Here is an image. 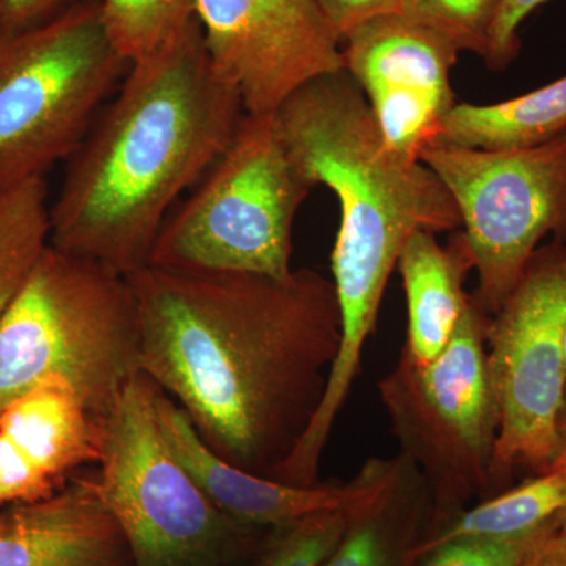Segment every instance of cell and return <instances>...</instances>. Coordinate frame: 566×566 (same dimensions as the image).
I'll return each mask as SVG.
<instances>
[{
    "label": "cell",
    "mask_w": 566,
    "mask_h": 566,
    "mask_svg": "<svg viewBox=\"0 0 566 566\" xmlns=\"http://www.w3.org/2000/svg\"><path fill=\"white\" fill-rule=\"evenodd\" d=\"M564 513L566 468L556 463L512 490L501 491L474 506H468L420 539L409 551V560L416 565L430 551L455 539H505L538 534Z\"/></svg>",
    "instance_id": "ac0fdd59"
},
{
    "label": "cell",
    "mask_w": 566,
    "mask_h": 566,
    "mask_svg": "<svg viewBox=\"0 0 566 566\" xmlns=\"http://www.w3.org/2000/svg\"><path fill=\"white\" fill-rule=\"evenodd\" d=\"M520 566H566V513L535 536Z\"/></svg>",
    "instance_id": "83f0119b"
},
{
    "label": "cell",
    "mask_w": 566,
    "mask_h": 566,
    "mask_svg": "<svg viewBox=\"0 0 566 566\" xmlns=\"http://www.w3.org/2000/svg\"><path fill=\"white\" fill-rule=\"evenodd\" d=\"M312 189L275 114H245L229 148L164 222L148 264L289 277L294 219Z\"/></svg>",
    "instance_id": "5b68a950"
},
{
    "label": "cell",
    "mask_w": 566,
    "mask_h": 566,
    "mask_svg": "<svg viewBox=\"0 0 566 566\" xmlns=\"http://www.w3.org/2000/svg\"><path fill=\"white\" fill-rule=\"evenodd\" d=\"M538 534L505 539H455L430 551L416 566H520Z\"/></svg>",
    "instance_id": "cb8c5ba5"
},
{
    "label": "cell",
    "mask_w": 566,
    "mask_h": 566,
    "mask_svg": "<svg viewBox=\"0 0 566 566\" xmlns=\"http://www.w3.org/2000/svg\"><path fill=\"white\" fill-rule=\"evenodd\" d=\"M408 303V334L400 356L427 365L444 352L455 334L471 294L464 283L472 262L461 234L441 245L436 233L409 237L397 263Z\"/></svg>",
    "instance_id": "2e32d148"
},
{
    "label": "cell",
    "mask_w": 566,
    "mask_h": 566,
    "mask_svg": "<svg viewBox=\"0 0 566 566\" xmlns=\"http://www.w3.org/2000/svg\"><path fill=\"white\" fill-rule=\"evenodd\" d=\"M156 390L136 376L96 420L99 493L134 566H212L243 527L211 504L167 446Z\"/></svg>",
    "instance_id": "ba28073f"
},
{
    "label": "cell",
    "mask_w": 566,
    "mask_h": 566,
    "mask_svg": "<svg viewBox=\"0 0 566 566\" xmlns=\"http://www.w3.org/2000/svg\"><path fill=\"white\" fill-rule=\"evenodd\" d=\"M81 0H0V39L50 24Z\"/></svg>",
    "instance_id": "484cf974"
},
{
    "label": "cell",
    "mask_w": 566,
    "mask_h": 566,
    "mask_svg": "<svg viewBox=\"0 0 566 566\" xmlns=\"http://www.w3.org/2000/svg\"><path fill=\"white\" fill-rule=\"evenodd\" d=\"M140 371L200 438L244 471L273 479L303 438L342 345L334 282L147 266L128 275Z\"/></svg>",
    "instance_id": "6da1fadb"
},
{
    "label": "cell",
    "mask_w": 566,
    "mask_h": 566,
    "mask_svg": "<svg viewBox=\"0 0 566 566\" xmlns=\"http://www.w3.org/2000/svg\"><path fill=\"white\" fill-rule=\"evenodd\" d=\"M342 54L386 144L420 161L422 153L441 140L457 106L450 71L460 52L427 25L390 14L348 33Z\"/></svg>",
    "instance_id": "7c38bea8"
},
{
    "label": "cell",
    "mask_w": 566,
    "mask_h": 566,
    "mask_svg": "<svg viewBox=\"0 0 566 566\" xmlns=\"http://www.w3.org/2000/svg\"><path fill=\"white\" fill-rule=\"evenodd\" d=\"M566 132V76L501 103H457L442 142L504 150L534 147Z\"/></svg>",
    "instance_id": "d6986e66"
},
{
    "label": "cell",
    "mask_w": 566,
    "mask_h": 566,
    "mask_svg": "<svg viewBox=\"0 0 566 566\" xmlns=\"http://www.w3.org/2000/svg\"><path fill=\"white\" fill-rule=\"evenodd\" d=\"M457 205L476 274V304L493 316L554 237L566 243V132L524 148L483 150L436 142L420 156Z\"/></svg>",
    "instance_id": "9c48e42d"
},
{
    "label": "cell",
    "mask_w": 566,
    "mask_h": 566,
    "mask_svg": "<svg viewBox=\"0 0 566 566\" xmlns=\"http://www.w3.org/2000/svg\"><path fill=\"white\" fill-rule=\"evenodd\" d=\"M98 458V423L70 386L48 382L0 409V506L48 497Z\"/></svg>",
    "instance_id": "5bb4252c"
},
{
    "label": "cell",
    "mask_w": 566,
    "mask_h": 566,
    "mask_svg": "<svg viewBox=\"0 0 566 566\" xmlns=\"http://www.w3.org/2000/svg\"><path fill=\"white\" fill-rule=\"evenodd\" d=\"M566 319V243L542 245L486 333L488 371L499 433L491 494L516 469L543 474L560 453L566 416L562 331Z\"/></svg>",
    "instance_id": "30bf717a"
},
{
    "label": "cell",
    "mask_w": 566,
    "mask_h": 566,
    "mask_svg": "<svg viewBox=\"0 0 566 566\" xmlns=\"http://www.w3.org/2000/svg\"><path fill=\"white\" fill-rule=\"evenodd\" d=\"M562 353H564V364L566 374V319L564 324V331H562Z\"/></svg>",
    "instance_id": "f546056e"
},
{
    "label": "cell",
    "mask_w": 566,
    "mask_h": 566,
    "mask_svg": "<svg viewBox=\"0 0 566 566\" xmlns=\"http://www.w3.org/2000/svg\"><path fill=\"white\" fill-rule=\"evenodd\" d=\"M156 416L167 446L193 482L223 516L243 528H281L324 510L357 504L375 490L386 471L387 458H370L352 482L289 485L223 460L200 438L180 406L159 389Z\"/></svg>",
    "instance_id": "4fadbf2b"
},
{
    "label": "cell",
    "mask_w": 566,
    "mask_h": 566,
    "mask_svg": "<svg viewBox=\"0 0 566 566\" xmlns=\"http://www.w3.org/2000/svg\"><path fill=\"white\" fill-rule=\"evenodd\" d=\"M139 375V315L128 275L48 245L0 322V409L62 382L98 420Z\"/></svg>",
    "instance_id": "277c9868"
},
{
    "label": "cell",
    "mask_w": 566,
    "mask_h": 566,
    "mask_svg": "<svg viewBox=\"0 0 566 566\" xmlns=\"http://www.w3.org/2000/svg\"><path fill=\"white\" fill-rule=\"evenodd\" d=\"M556 463L564 464L566 468V416H565V422H564V434H562L560 453H558Z\"/></svg>",
    "instance_id": "f1b7e54d"
},
{
    "label": "cell",
    "mask_w": 566,
    "mask_h": 566,
    "mask_svg": "<svg viewBox=\"0 0 566 566\" xmlns=\"http://www.w3.org/2000/svg\"><path fill=\"white\" fill-rule=\"evenodd\" d=\"M549 0H504L493 29L483 61L491 70L509 69L521 51L520 29L523 22Z\"/></svg>",
    "instance_id": "d4e9b609"
},
{
    "label": "cell",
    "mask_w": 566,
    "mask_h": 566,
    "mask_svg": "<svg viewBox=\"0 0 566 566\" xmlns=\"http://www.w3.org/2000/svg\"><path fill=\"white\" fill-rule=\"evenodd\" d=\"M502 3L504 0H405L401 14L439 33L458 52L483 59Z\"/></svg>",
    "instance_id": "7402d4cb"
},
{
    "label": "cell",
    "mask_w": 566,
    "mask_h": 566,
    "mask_svg": "<svg viewBox=\"0 0 566 566\" xmlns=\"http://www.w3.org/2000/svg\"><path fill=\"white\" fill-rule=\"evenodd\" d=\"M112 41L129 63L147 57L196 18V0H98Z\"/></svg>",
    "instance_id": "44dd1931"
},
{
    "label": "cell",
    "mask_w": 566,
    "mask_h": 566,
    "mask_svg": "<svg viewBox=\"0 0 566 566\" xmlns=\"http://www.w3.org/2000/svg\"><path fill=\"white\" fill-rule=\"evenodd\" d=\"M212 69L245 114H275L293 93L345 70L342 40L316 0H196Z\"/></svg>",
    "instance_id": "8fae6325"
},
{
    "label": "cell",
    "mask_w": 566,
    "mask_h": 566,
    "mask_svg": "<svg viewBox=\"0 0 566 566\" xmlns=\"http://www.w3.org/2000/svg\"><path fill=\"white\" fill-rule=\"evenodd\" d=\"M0 566H134L99 493L98 476H73L40 501L0 506Z\"/></svg>",
    "instance_id": "9a60e30c"
},
{
    "label": "cell",
    "mask_w": 566,
    "mask_h": 566,
    "mask_svg": "<svg viewBox=\"0 0 566 566\" xmlns=\"http://www.w3.org/2000/svg\"><path fill=\"white\" fill-rule=\"evenodd\" d=\"M286 151L314 188L327 186L340 203L331 270L342 314V345L318 411L304 434L323 450L348 400L387 282L416 232L461 227L452 196L422 161L386 144L363 91L348 71L324 74L275 112Z\"/></svg>",
    "instance_id": "3957f363"
},
{
    "label": "cell",
    "mask_w": 566,
    "mask_h": 566,
    "mask_svg": "<svg viewBox=\"0 0 566 566\" xmlns=\"http://www.w3.org/2000/svg\"><path fill=\"white\" fill-rule=\"evenodd\" d=\"M244 115L193 18L129 65L66 159L50 205L52 248L123 275L147 266L164 222L229 148Z\"/></svg>",
    "instance_id": "7a4b0ae2"
},
{
    "label": "cell",
    "mask_w": 566,
    "mask_h": 566,
    "mask_svg": "<svg viewBox=\"0 0 566 566\" xmlns=\"http://www.w3.org/2000/svg\"><path fill=\"white\" fill-rule=\"evenodd\" d=\"M331 28L344 41L354 29L376 18L403 13L405 0H316Z\"/></svg>",
    "instance_id": "4316f807"
},
{
    "label": "cell",
    "mask_w": 566,
    "mask_h": 566,
    "mask_svg": "<svg viewBox=\"0 0 566 566\" xmlns=\"http://www.w3.org/2000/svg\"><path fill=\"white\" fill-rule=\"evenodd\" d=\"M360 502L346 509L324 510L275 528L277 538L268 551L263 566H323L344 538L353 510Z\"/></svg>",
    "instance_id": "603a6c76"
},
{
    "label": "cell",
    "mask_w": 566,
    "mask_h": 566,
    "mask_svg": "<svg viewBox=\"0 0 566 566\" xmlns=\"http://www.w3.org/2000/svg\"><path fill=\"white\" fill-rule=\"evenodd\" d=\"M490 319L471 294L455 334L433 363L400 356L378 385L400 453L430 491V532L474 499L491 497L499 411L488 371Z\"/></svg>",
    "instance_id": "52a82bcc"
},
{
    "label": "cell",
    "mask_w": 566,
    "mask_h": 566,
    "mask_svg": "<svg viewBox=\"0 0 566 566\" xmlns=\"http://www.w3.org/2000/svg\"><path fill=\"white\" fill-rule=\"evenodd\" d=\"M433 505L409 458L387 460L385 475L353 510L342 542L323 566H416L409 551L427 536Z\"/></svg>",
    "instance_id": "e0dca14e"
},
{
    "label": "cell",
    "mask_w": 566,
    "mask_h": 566,
    "mask_svg": "<svg viewBox=\"0 0 566 566\" xmlns=\"http://www.w3.org/2000/svg\"><path fill=\"white\" fill-rule=\"evenodd\" d=\"M50 205L44 178L0 192V322L50 245Z\"/></svg>",
    "instance_id": "ffe728a7"
},
{
    "label": "cell",
    "mask_w": 566,
    "mask_h": 566,
    "mask_svg": "<svg viewBox=\"0 0 566 566\" xmlns=\"http://www.w3.org/2000/svg\"><path fill=\"white\" fill-rule=\"evenodd\" d=\"M129 65L98 0L0 39V192L66 161Z\"/></svg>",
    "instance_id": "8992f818"
}]
</instances>
